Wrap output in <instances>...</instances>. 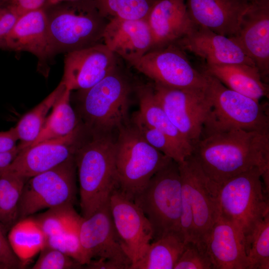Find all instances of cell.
Instances as JSON below:
<instances>
[{
    "label": "cell",
    "mask_w": 269,
    "mask_h": 269,
    "mask_svg": "<svg viewBox=\"0 0 269 269\" xmlns=\"http://www.w3.org/2000/svg\"><path fill=\"white\" fill-rule=\"evenodd\" d=\"M71 92L65 87L53 105L38 136L30 146L66 136L78 126L80 121L70 104Z\"/></svg>",
    "instance_id": "27"
},
{
    "label": "cell",
    "mask_w": 269,
    "mask_h": 269,
    "mask_svg": "<svg viewBox=\"0 0 269 269\" xmlns=\"http://www.w3.org/2000/svg\"><path fill=\"white\" fill-rule=\"evenodd\" d=\"M250 2H253V1H257V0H249Z\"/></svg>",
    "instance_id": "45"
},
{
    "label": "cell",
    "mask_w": 269,
    "mask_h": 269,
    "mask_svg": "<svg viewBox=\"0 0 269 269\" xmlns=\"http://www.w3.org/2000/svg\"><path fill=\"white\" fill-rule=\"evenodd\" d=\"M249 0H185L188 11L198 25L227 37L236 33Z\"/></svg>",
    "instance_id": "23"
},
{
    "label": "cell",
    "mask_w": 269,
    "mask_h": 269,
    "mask_svg": "<svg viewBox=\"0 0 269 269\" xmlns=\"http://www.w3.org/2000/svg\"><path fill=\"white\" fill-rule=\"evenodd\" d=\"M86 134L80 122L66 136L44 140L19 151L4 171L28 179L52 169L74 156Z\"/></svg>",
    "instance_id": "13"
},
{
    "label": "cell",
    "mask_w": 269,
    "mask_h": 269,
    "mask_svg": "<svg viewBox=\"0 0 269 269\" xmlns=\"http://www.w3.org/2000/svg\"><path fill=\"white\" fill-rule=\"evenodd\" d=\"M0 223V269H19L24 265L12 250Z\"/></svg>",
    "instance_id": "38"
},
{
    "label": "cell",
    "mask_w": 269,
    "mask_h": 269,
    "mask_svg": "<svg viewBox=\"0 0 269 269\" xmlns=\"http://www.w3.org/2000/svg\"><path fill=\"white\" fill-rule=\"evenodd\" d=\"M245 249L248 269H269V213L247 240Z\"/></svg>",
    "instance_id": "34"
},
{
    "label": "cell",
    "mask_w": 269,
    "mask_h": 269,
    "mask_svg": "<svg viewBox=\"0 0 269 269\" xmlns=\"http://www.w3.org/2000/svg\"><path fill=\"white\" fill-rule=\"evenodd\" d=\"M19 140L15 128L4 132H0V153L10 151L16 146Z\"/></svg>",
    "instance_id": "41"
},
{
    "label": "cell",
    "mask_w": 269,
    "mask_h": 269,
    "mask_svg": "<svg viewBox=\"0 0 269 269\" xmlns=\"http://www.w3.org/2000/svg\"><path fill=\"white\" fill-rule=\"evenodd\" d=\"M133 201L150 224L152 241L171 234L182 237V187L178 162L171 159L155 173Z\"/></svg>",
    "instance_id": "6"
},
{
    "label": "cell",
    "mask_w": 269,
    "mask_h": 269,
    "mask_svg": "<svg viewBox=\"0 0 269 269\" xmlns=\"http://www.w3.org/2000/svg\"><path fill=\"white\" fill-rule=\"evenodd\" d=\"M116 56L103 43L68 52L61 81L71 91L87 90L115 69Z\"/></svg>",
    "instance_id": "17"
},
{
    "label": "cell",
    "mask_w": 269,
    "mask_h": 269,
    "mask_svg": "<svg viewBox=\"0 0 269 269\" xmlns=\"http://www.w3.org/2000/svg\"><path fill=\"white\" fill-rule=\"evenodd\" d=\"M163 86L177 89H204L206 75L191 64L185 51L176 43L151 50L132 65Z\"/></svg>",
    "instance_id": "11"
},
{
    "label": "cell",
    "mask_w": 269,
    "mask_h": 269,
    "mask_svg": "<svg viewBox=\"0 0 269 269\" xmlns=\"http://www.w3.org/2000/svg\"><path fill=\"white\" fill-rule=\"evenodd\" d=\"M103 43L131 66L151 50L152 37L146 19L108 21Z\"/></svg>",
    "instance_id": "21"
},
{
    "label": "cell",
    "mask_w": 269,
    "mask_h": 269,
    "mask_svg": "<svg viewBox=\"0 0 269 269\" xmlns=\"http://www.w3.org/2000/svg\"><path fill=\"white\" fill-rule=\"evenodd\" d=\"M136 90L139 106L138 112L144 121L168 136L190 155L193 146L169 120L155 97L152 85L139 86Z\"/></svg>",
    "instance_id": "25"
},
{
    "label": "cell",
    "mask_w": 269,
    "mask_h": 269,
    "mask_svg": "<svg viewBox=\"0 0 269 269\" xmlns=\"http://www.w3.org/2000/svg\"><path fill=\"white\" fill-rule=\"evenodd\" d=\"M232 38L253 61L262 80L269 81V0L251 2Z\"/></svg>",
    "instance_id": "16"
},
{
    "label": "cell",
    "mask_w": 269,
    "mask_h": 269,
    "mask_svg": "<svg viewBox=\"0 0 269 269\" xmlns=\"http://www.w3.org/2000/svg\"><path fill=\"white\" fill-rule=\"evenodd\" d=\"M76 165L74 156L25 182L19 204L18 220L44 209L66 204L76 199Z\"/></svg>",
    "instance_id": "10"
},
{
    "label": "cell",
    "mask_w": 269,
    "mask_h": 269,
    "mask_svg": "<svg viewBox=\"0 0 269 269\" xmlns=\"http://www.w3.org/2000/svg\"><path fill=\"white\" fill-rule=\"evenodd\" d=\"M47 0H0V6L16 11L20 15L42 8Z\"/></svg>",
    "instance_id": "39"
},
{
    "label": "cell",
    "mask_w": 269,
    "mask_h": 269,
    "mask_svg": "<svg viewBox=\"0 0 269 269\" xmlns=\"http://www.w3.org/2000/svg\"><path fill=\"white\" fill-rule=\"evenodd\" d=\"M27 180L6 171L0 175V223L4 228H10L18 221L19 201Z\"/></svg>",
    "instance_id": "30"
},
{
    "label": "cell",
    "mask_w": 269,
    "mask_h": 269,
    "mask_svg": "<svg viewBox=\"0 0 269 269\" xmlns=\"http://www.w3.org/2000/svg\"><path fill=\"white\" fill-rule=\"evenodd\" d=\"M84 266L86 269H123L117 264L102 259H92Z\"/></svg>",
    "instance_id": "42"
},
{
    "label": "cell",
    "mask_w": 269,
    "mask_h": 269,
    "mask_svg": "<svg viewBox=\"0 0 269 269\" xmlns=\"http://www.w3.org/2000/svg\"><path fill=\"white\" fill-rule=\"evenodd\" d=\"M74 157L82 217L87 218L107 203L113 192L119 188L115 139L112 134L87 132Z\"/></svg>",
    "instance_id": "2"
},
{
    "label": "cell",
    "mask_w": 269,
    "mask_h": 269,
    "mask_svg": "<svg viewBox=\"0 0 269 269\" xmlns=\"http://www.w3.org/2000/svg\"><path fill=\"white\" fill-rule=\"evenodd\" d=\"M33 218L47 238L79 225L82 217L76 213L73 205L66 204L48 209Z\"/></svg>",
    "instance_id": "32"
},
{
    "label": "cell",
    "mask_w": 269,
    "mask_h": 269,
    "mask_svg": "<svg viewBox=\"0 0 269 269\" xmlns=\"http://www.w3.org/2000/svg\"><path fill=\"white\" fill-rule=\"evenodd\" d=\"M80 224L58 234L47 237L46 246L61 251L84 266L87 263V260L79 237Z\"/></svg>",
    "instance_id": "35"
},
{
    "label": "cell",
    "mask_w": 269,
    "mask_h": 269,
    "mask_svg": "<svg viewBox=\"0 0 269 269\" xmlns=\"http://www.w3.org/2000/svg\"><path fill=\"white\" fill-rule=\"evenodd\" d=\"M79 234L87 263L92 259H102L113 262L123 269H130L132 262L115 229L109 200L89 217H82Z\"/></svg>",
    "instance_id": "14"
},
{
    "label": "cell",
    "mask_w": 269,
    "mask_h": 269,
    "mask_svg": "<svg viewBox=\"0 0 269 269\" xmlns=\"http://www.w3.org/2000/svg\"><path fill=\"white\" fill-rule=\"evenodd\" d=\"M178 163L182 187L181 234L186 243L205 248V240L220 215L219 187L206 177L192 154Z\"/></svg>",
    "instance_id": "3"
},
{
    "label": "cell",
    "mask_w": 269,
    "mask_h": 269,
    "mask_svg": "<svg viewBox=\"0 0 269 269\" xmlns=\"http://www.w3.org/2000/svg\"><path fill=\"white\" fill-rule=\"evenodd\" d=\"M174 269H213L205 248L199 244L187 242Z\"/></svg>",
    "instance_id": "36"
},
{
    "label": "cell",
    "mask_w": 269,
    "mask_h": 269,
    "mask_svg": "<svg viewBox=\"0 0 269 269\" xmlns=\"http://www.w3.org/2000/svg\"><path fill=\"white\" fill-rule=\"evenodd\" d=\"M7 239L15 255L25 265L46 246L47 238L36 221L28 217L10 228Z\"/></svg>",
    "instance_id": "28"
},
{
    "label": "cell",
    "mask_w": 269,
    "mask_h": 269,
    "mask_svg": "<svg viewBox=\"0 0 269 269\" xmlns=\"http://www.w3.org/2000/svg\"><path fill=\"white\" fill-rule=\"evenodd\" d=\"M205 74L206 91L211 105L201 138L239 129L269 133V115L259 101L229 89L215 77Z\"/></svg>",
    "instance_id": "7"
},
{
    "label": "cell",
    "mask_w": 269,
    "mask_h": 269,
    "mask_svg": "<svg viewBox=\"0 0 269 269\" xmlns=\"http://www.w3.org/2000/svg\"><path fill=\"white\" fill-rule=\"evenodd\" d=\"M109 205L115 229L132 265L142 257L152 241L151 227L140 209L119 189L112 193Z\"/></svg>",
    "instance_id": "15"
},
{
    "label": "cell",
    "mask_w": 269,
    "mask_h": 269,
    "mask_svg": "<svg viewBox=\"0 0 269 269\" xmlns=\"http://www.w3.org/2000/svg\"><path fill=\"white\" fill-rule=\"evenodd\" d=\"M32 269H74L83 267L77 261L61 251L45 246L40 252Z\"/></svg>",
    "instance_id": "37"
},
{
    "label": "cell",
    "mask_w": 269,
    "mask_h": 269,
    "mask_svg": "<svg viewBox=\"0 0 269 269\" xmlns=\"http://www.w3.org/2000/svg\"><path fill=\"white\" fill-rule=\"evenodd\" d=\"M155 0V1H157V0Z\"/></svg>",
    "instance_id": "47"
},
{
    "label": "cell",
    "mask_w": 269,
    "mask_h": 269,
    "mask_svg": "<svg viewBox=\"0 0 269 269\" xmlns=\"http://www.w3.org/2000/svg\"><path fill=\"white\" fill-rule=\"evenodd\" d=\"M18 152L19 149L16 146L10 151L0 153V175L10 165Z\"/></svg>",
    "instance_id": "43"
},
{
    "label": "cell",
    "mask_w": 269,
    "mask_h": 269,
    "mask_svg": "<svg viewBox=\"0 0 269 269\" xmlns=\"http://www.w3.org/2000/svg\"><path fill=\"white\" fill-rule=\"evenodd\" d=\"M47 13L48 31L54 55L67 53L103 43L108 20L100 12L96 1L80 0Z\"/></svg>",
    "instance_id": "8"
},
{
    "label": "cell",
    "mask_w": 269,
    "mask_h": 269,
    "mask_svg": "<svg viewBox=\"0 0 269 269\" xmlns=\"http://www.w3.org/2000/svg\"><path fill=\"white\" fill-rule=\"evenodd\" d=\"M131 121L148 144L175 161L180 162L189 156L168 136L148 125L138 111Z\"/></svg>",
    "instance_id": "33"
},
{
    "label": "cell",
    "mask_w": 269,
    "mask_h": 269,
    "mask_svg": "<svg viewBox=\"0 0 269 269\" xmlns=\"http://www.w3.org/2000/svg\"><path fill=\"white\" fill-rule=\"evenodd\" d=\"M132 86L118 65L92 87L80 91L78 113L92 134H112L128 123Z\"/></svg>",
    "instance_id": "4"
},
{
    "label": "cell",
    "mask_w": 269,
    "mask_h": 269,
    "mask_svg": "<svg viewBox=\"0 0 269 269\" xmlns=\"http://www.w3.org/2000/svg\"><path fill=\"white\" fill-rule=\"evenodd\" d=\"M20 16L10 9L3 8L0 10V45Z\"/></svg>",
    "instance_id": "40"
},
{
    "label": "cell",
    "mask_w": 269,
    "mask_h": 269,
    "mask_svg": "<svg viewBox=\"0 0 269 269\" xmlns=\"http://www.w3.org/2000/svg\"><path fill=\"white\" fill-rule=\"evenodd\" d=\"M191 154L218 187L255 167L269 173V133L239 129L213 134L193 144Z\"/></svg>",
    "instance_id": "1"
},
{
    "label": "cell",
    "mask_w": 269,
    "mask_h": 269,
    "mask_svg": "<svg viewBox=\"0 0 269 269\" xmlns=\"http://www.w3.org/2000/svg\"><path fill=\"white\" fill-rule=\"evenodd\" d=\"M115 160L119 189L132 200L172 159L148 144L131 121L118 130Z\"/></svg>",
    "instance_id": "9"
},
{
    "label": "cell",
    "mask_w": 269,
    "mask_h": 269,
    "mask_svg": "<svg viewBox=\"0 0 269 269\" xmlns=\"http://www.w3.org/2000/svg\"><path fill=\"white\" fill-rule=\"evenodd\" d=\"M263 182L269 173L253 167L231 178L219 188L220 215L231 222L246 241L269 213V193Z\"/></svg>",
    "instance_id": "5"
},
{
    "label": "cell",
    "mask_w": 269,
    "mask_h": 269,
    "mask_svg": "<svg viewBox=\"0 0 269 269\" xmlns=\"http://www.w3.org/2000/svg\"><path fill=\"white\" fill-rule=\"evenodd\" d=\"M146 20L152 37L151 50L175 43L198 25L188 11L185 0H157Z\"/></svg>",
    "instance_id": "20"
},
{
    "label": "cell",
    "mask_w": 269,
    "mask_h": 269,
    "mask_svg": "<svg viewBox=\"0 0 269 269\" xmlns=\"http://www.w3.org/2000/svg\"><path fill=\"white\" fill-rule=\"evenodd\" d=\"M185 244L178 234H169L153 241L142 257L130 269H174Z\"/></svg>",
    "instance_id": "26"
},
{
    "label": "cell",
    "mask_w": 269,
    "mask_h": 269,
    "mask_svg": "<svg viewBox=\"0 0 269 269\" xmlns=\"http://www.w3.org/2000/svg\"><path fill=\"white\" fill-rule=\"evenodd\" d=\"M0 47L32 53L38 59V69L47 74L48 64L54 55L50 44L45 11L40 8L19 16Z\"/></svg>",
    "instance_id": "18"
},
{
    "label": "cell",
    "mask_w": 269,
    "mask_h": 269,
    "mask_svg": "<svg viewBox=\"0 0 269 269\" xmlns=\"http://www.w3.org/2000/svg\"><path fill=\"white\" fill-rule=\"evenodd\" d=\"M155 97L169 120L193 146L201 138L211 101L204 89H177L153 83Z\"/></svg>",
    "instance_id": "12"
},
{
    "label": "cell",
    "mask_w": 269,
    "mask_h": 269,
    "mask_svg": "<svg viewBox=\"0 0 269 269\" xmlns=\"http://www.w3.org/2000/svg\"><path fill=\"white\" fill-rule=\"evenodd\" d=\"M213 269H248L245 240L239 229L219 215L205 241Z\"/></svg>",
    "instance_id": "22"
},
{
    "label": "cell",
    "mask_w": 269,
    "mask_h": 269,
    "mask_svg": "<svg viewBox=\"0 0 269 269\" xmlns=\"http://www.w3.org/2000/svg\"><path fill=\"white\" fill-rule=\"evenodd\" d=\"M175 43L185 51L204 59L205 63L255 66L232 38L218 34L204 26L198 25Z\"/></svg>",
    "instance_id": "19"
},
{
    "label": "cell",
    "mask_w": 269,
    "mask_h": 269,
    "mask_svg": "<svg viewBox=\"0 0 269 269\" xmlns=\"http://www.w3.org/2000/svg\"><path fill=\"white\" fill-rule=\"evenodd\" d=\"M65 89L61 81L58 86L42 101L20 119L15 128L20 143L19 151L30 146L39 134L47 115L55 102Z\"/></svg>",
    "instance_id": "29"
},
{
    "label": "cell",
    "mask_w": 269,
    "mask_h": 269,
    "mask_svg": "<svg viewBox=\"0 0 269 269\" xmlns=\"http://www.w3.org/2000/svg\"><path fill=\"white\" fill-rule=\"evenodd\" d=\"M3 9V8L0 7V10L1 9Z\"/></svg>",
    "instance_id": "46"
},
{
    "label": "cell",
    "mask_w": 269,
    "mask_h": 269,
    "mask_svg": "<svg viewBox=\"0 0 269 269\" xmlns=\"http://www.w3.org/2000/svg\"><path fill=\"white\" fill-rule=\"evenodd\" d=\"M202 72L215 77L229 89L257 101L268 96L269 86L255 66L205 63Z\"/></svg>",
    "instance_id": "24"
},
{
    "label": "cell",
    "mask_w": 269,
    "mask_h": 269,
    "mask_svg": "<svg viewBox=\"0 0 269 269\" xmlns=\"http://www.w3.org/2000/svg\"><path fill=\"white\" fill-rule=\"evenodd\" d=\"M154 0H97L101 14L109 21L112 19L124 20L146 19Z\"/></svg>",
    "instance_id": "31"
},
{
    "label": "cell",
    "mask_w": 269,
    "mask_h": 269,
    "mask_svg": "<svg viewBox=\"0 0 269 269\" xmlns=\"http://www.w3.org/2000/svg\"><path fill=\"white\" fill-rule=\"evenodd\" d=\"M75 0H47V1L50 5H54L63 1H72Z\"/></svg>",
    "instance_id": "44"
}]
</instances>
